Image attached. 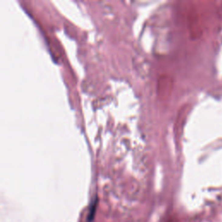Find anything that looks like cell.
I'll use <instances>...</instances> for the list:
<instances>
[{"label": "cell", "mask_w": 222, "mask_h": 222, "mask_svg": "<svg viewBox=\"0 0 222 222\" xmlns=\"http://www.w3.org/2000/svg\"><path fill=\"white\" fill-rule=\"evenodd\" d=\"M95 208H96V201H95V203H93V204L91 205V208H90V210H89V213H88V220L89 221L93 220L95 213Z\"/></svg>", "instance_id": "cell-1"}]
</instances>
